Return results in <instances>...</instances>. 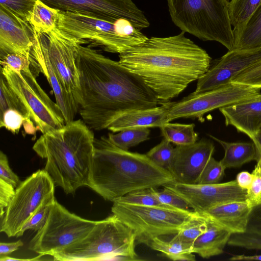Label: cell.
<instances>
[{"label": "cell", "mask_w": 261, "mask_h": 261, "mask_svg": "<svg viewBox=\"0 0 261 261\" xmlns=\"http://www.w3.org/2000/svg\"><path fill=\"white\" fill-rule=\"evenodd\" d=\"M76 63L81 94L79 112L90 129H107L123 113L160 103L141 77L89 45H78Z\"/></svg>", "instance_id": "cell-1"}, {"label": "cell", "mask_w": 261, "mask_h": 261, "mask_svg": "<svg viewBox=\"0 0 261 261\" xmlns=\"http://www.w3.org/2000/svg\"><path fill=\"white\" fill-rule=\"evenodd\" d=\"M185 34L148 38L119 54L118 61L141 77L159 100L167 101L201 77L212 63L207 53Z\"/></svg>", "instance_id": "cell-2"}, {"label": "cell", "mask_w": 261, "mask_h": 261, "mask_svg": "<svg viewBox=\"0 0 261 261\" xmlns=\"http://www.w3.org/2000/svg\"><path fill=\"white\" fill-rule=\"evenodd\" d=\"M88 186L113 202L126 194L175 182L167 169L146 154L122 149L108 137L95 138Z\"/></svg>", "instance_id": "cell-3"}, {"label": "cell", "mask_w": 261, "mask_h": 261, "mask_svg": "<svg viewBox=\"0 0 261 261\" xmlns=\"http://www.w3.org/2000/svg\"><path fill=\"white\" fill-rule=\"evenodd\" d=\"M95 137L89 126L80 119L42 134L33 146L46 160L44 170L55 186L66 194H74L88 185L94 154Z\"/></svg>", "instance_id": "cell-4"}, {"label": "cell", "mask_w": 261, "mask_h": 261, "mask_svg": "<svg viewBox=\"0 0 261 261\" xmlns=\"http://www.w3.org/2000/svg\"><path fill=\"white\" fill-rule=\"evenodd\" d=\"M136 245L134 231L112 213L98 221L84 238L53 256L60 261L142 260Z\"/></svg>", "instance_id": "cell-5"}, {"label": "cell", "mask_w": 261, "mask_h": 261, "mask_svg": "<svg viewBox=\"0 0 261 261\" xmlns=\"http://www.w3.org/2000/svg\"><path fill=\"white\" fill-rule=\"evenodd\" d=\"M57 28L82 44L99 47L121 54L143 44L148 37L130 21L119 18L107 20L59 10Z\"/></svg>", "instance_id": "cell-6"}, {"label": "cell", "mask_w": 261, "mask_h": 261, "mask_svg": "<svg viewBox=\"0 0 261 261\" xmlns=\"http://www.w3.org/2000/svg\"><path fill=\"white\" fill-rule=\"evenodd\" d=\"M171 19L181 31L202 41L233 48L228 0H167Z\"/></svg>", "instance_id": "cell-7"}, {"label": "cell", "mask_w": 261, "mask_h": 261, "mask_svg": "<svg viewBox=\"0 0 261 261\" xmlns=\"http://www.w3.org/2000/svg\"><path fill=\"white\" fill-rule=\"evenodd\" d=\"M111 211L134 231L136 244L146 245L154 238L176 234L187 222L199 214L194 210L117 201L113 202Z\"/></svg>", "instance_id": "cell-8"}, {"label": "cell", "mask_w": 261, "mask_h": 261, "mask_svg": "<svg viewBox=\"0 0 261 261\" xmlns=\"http://www.w3.org/2000/svg\"><path fill=\"white\" fill-rule=\"evenodd\" d=\"M1 72L27 107L37 130L43 134L59 129L65 124L59 106L40 87L30 66L22 70H16L2 65Z\"/></svg>", "instance_id": "cell-9"}, {"label": "cell", "mask_w": 261, "mask_h": 261, "mask_svg": "<svg viewBox=\"0 0 261 261\" xmlns=\"http://www.w3.org/2000/svg\"><path fill=\"white\" fill-rule=\"evenodd\" d=\"M55 184L44 170H38L20 182L1 219V232L15 237L44 205L56 200Z\"/></svg>", "instance_id": "cell-10"}, {"label": "cell", "mask_w": 261, "mask_h": 261, "mask_svg": "<svg viewBox=\"0 0 261 261\" xmlns=\"http://www.w3.org/2000/svg\"><path fill=\"white\" fill-rule=\"evenodd\" d=\"M97 221L70 213L55 200L45 224L30 241L29 249L53 256L84 238Z\"/></svg>", "instance_id": "cell-11"}, {"label": "cell", "mask_w": 261, "mask_h": 261, "mask_svg": "<svg viewBox=\"0 0 261 261\" xmlns=\"http://www.w3.org/2000/svg\"><path fill=\"white\" fill-rule=\"evenodd\" d=\"M260 90L230 83L209 91L193 92L179 101H169L168 122L179 118H197L203 122L204 115L208 112L255 98L261 94Z\"/></svg>", "instance_id": "cell-12"}, {"label": "cell", "mask_w": 261, "mask_h": 261, "mask_svg": "<svg viewBox=\"0 0 261 261\" xmlns=\"http://www.w3.org/2000/svg\"><path fill=\"white\" fill-rule=\"evenodd\" d=\"M60 11L79 13L101 19L112 20L124 18L137 28L149 26L144 13L133 0H41Z\"/></svg>", "instance_id": "cell-13"}, {"label": "cell", "mask_w": 261, "mask_h": 261, "mask_svg": "<svg viewBox=\"0 0 261 261\" xmlns=\"http://www.w3.org/2000/svg\"><path fill=\"white\" fill-rule=\"evenodd\" d=\"M44 37L53 67L66 91L80 106L81 94L76 57L78 45L82 44L58 28L44 34Z\"/></svg>", "instance_id": "cell-14"}, {"label": "cell", "mask_w": 261, "mask_h": 261, "mask_svg": "<svg viewBox=\"0 0 261 261\" xmlns=\"http://www.w3.org/2000/svg\"><path fill=\"white\" fill-rule=\"evenodd\" d=\"M184 199L189 206L201 214L217 206L234 201H245L247 190L236 179L215 184L187 185L172 182L163 186Z\"/></svg>", "instance_id": "cell-15"}, {"label": "cell", "mask_w": 261, "mask_h": 261, "mask_svg": "<svg viewBox=\"0 0 261 261\" xmlns=\"http://www.w3.org/2000/svg\"><path fill=\"white\" fill-rule=\"evenodd\" d=\"M261 62V48L232 49L216 60L197 81L194 93L213 90L230 83L244 70Z\"/></svg>", "instance_id": "cell-16"}, {"label": "cell", "mask_w": 261, "mask_h": 261, "mask_svg": "<svg viewBox=\"0 0 261 261\" xmlns=\"http://www.w3.org/2000/svg\"><path fill=\"white\" fill-rule=\"evenodd\" d=\"M33 45L30 53L31 68L37 76L41 73L51 86L56 103L62 111L65 123L74 120L80 106L74 98L65 89L49 59L44 34L33 28Z\"/></svg>", "instance_id": "cell-17"}, {"label": "cell", "mask_w": 261, "mask_h": 261, "mask_svg": "<svg viewBox=\"0 0 261 261\" xmlns=\"http://www.w3.org/2000/svg\"><path fill=\"white\" fill-rule=\"evenodd\" d=\"M214 151L213 142L204 138L193 144L176 145L168 170L176 182L197 184L202 170L213 156Z\"/></svg>", "instance_id": "cell-18"}, {"label": "cell", "mask_w": 261, "mask_h": 261, "mask_svg": "<svg viewBox=\"0 0 261 261\" xmlns=\"http://www.w3.org/2000/svg\"><path fill=\"white\" fill-rule=\"evenodd\" d=\"M33 38V28L29 22L0 5V58L15 53L29 59Z\"/></svg>", "instance_id": "cell-19"}, {"label": "cell", "mask_w": 261, "mask_h": 261, "mask_svg": "<svg viewBox=\"0 0 261 261\" xmlns=\"http://www.w3.org/2000/svg\"><path fill=\"white\" fill-rule=\"evenodd\" d=\"M226 126H232L252 140L261 129V94L242 102L219 109Z\"/></svg>", "instance_id": "cell-20"}, {"label": "cell", "mask_w": 261, "mask_h": 261, "mask_svg": "<svg viewBox=\"0 0 261 261\" xmlns=\"http://www.w3.org/2000/svg\"><path fill=\"white\" fill-rule=\"evenodd\" d=\"M251 210L246 201H234L212 208L201 215L233 234L246 231Z\"/></svg>", "instance_id": "cell-21"}, {"label": "cell", "mask_w": 261, "mask_h": 261, "mask_svg": "<svg viewBox=\"0 0 261 261\" xmlns=\"http://www.w3.org/2000/svg\"><path fill=\"white\" fill-rule=\"evenodd\" d=\"M169 101H164L159 107L140 109L123 113L108 126L113 133L134 127H161L168 122Z\"/></svg>", "instance_id": "cell-22"}, {"label": "cell", "mask_w": 261, "mask_h": 261, "mask_svg": "<svg viewBox=\"0 0 261 261\" xmlns=\"http://www.w3.org/2000/svg\"><path fill=\"white\" fill-rule=\"evenodd\" d=\"M207 220V229L196 239L192 246V252L203 258H209L223 253L232 234L223 227Z\"/></svg>", "instance_id": "cell-23"}, {"label": "cell", "mask_w": 261, "mask_h": 261, "mask_svg": "<svg viewBox=\"0 0 261 261\" xmlns=\"http://www.w3.org/2000/svg\"><path fill=\"white\" fill-rule=\"evenodd\" d=\"M209 136L218 142L224 150V156L220 162L225 169L239 168L252 161H256V149L253 141L229 142L211 135Z\"/></svg>", "instance_id": "cell-24"}, {"label": "cell", "mask_w": 261, "mask_h": 261, "mask_svg": "<svg viewBox=\"0 0 261 261\" xmlns=\"http://www.w3.org/2000/svg\"><path fill=\"white\" fill-rule=\"evenodd\" d=\"M232 49L247 50L261 48V5L240 30L233 31Z\"/></svg>", "instance_id": "cell-25"}, {"label": "cell", "mask_w": 261, "mask_h": 261, "mask_svg": "<svg viewBox=\"0 0 261 261\" xmlns=\"http://www.w3.org/2000/svg\"><path fill=\"white\" fill-rule=\"evenodd\" d=\"M152 249L159 251L172 260L195 261V256L192 251V245L184 243L173 238L166 241L160 237L152 239L147 244Z\"/></svg>", "instance_id": "cell-26"}, {"label": "cell", "mask_w": 261, "mask_h": 261, "mask_svg": "<svg viewBox=\"0 0 261 261\" xmlns=\"http://www.w3.org/2000/svg\"><path fill=\"white\" fill-rule=\"evenodd\" d=\"M59 10L53 8L41 0H37L29 23L37 32L47 34L57 28Z\"/></svg>", "instance_id": "cell-27"}, {"label": "cell", "mask_w": 261, "mask_h": 261, "mask_svg": "<svg viewBox=\"0 0 261 261\" xmlns=\"http://www.w3.org/2000/svg\"><path fill=\"white\" fill-rule=\"evenodd\" d=\"M194 123L182 124L168 122L160 127L164 138L176 145L194 143L198 134L194 130Z\"/></svg>", "instance_id": "cell-28"}, {"label": "cell", "mask_w": 261, "mask_h": 261, "mask_svg": "<svg viewBox=\"0 0 261 261\" xmlns=\"http://www.w3.org/2000/svg\"><path fill=\"white\" fill-rule=\"evenodd\" d=\"M261 5V0H231L228 13L233 32L241 29Z\"/></svg>", "instance_id": "cell-29"}, {"label": "cell", "mask_w": 261, "mask_h": 261, "mask_svg": "<svg viewBox=\"0 0 261 261\" xmlns=\"http://www.w3.org/2000/svg\"><path fill=\"white\" fill-rule=\"evenodd\" d=\"M150 132L149 127H134L121 130L116 134L109 133L108 137L117 147L128 150L130 148L149 140Z\"/></svg>", "instance_id": "cell-30"}, {"label": "cell", "mask_w": 261, "mask_h": 261, "mask_svg": "<svg viewBox=\"0 0 261 261\" xmlns=\"http://www.w3.org/2000/svg\"><path fill=\"white\" fill-rule=\"evenodd\" d=\"M0 115L8 109H14L20 113L29 121L33 122L27 107L11 89L2 72L0 77Z\"/></svg>", "instance_id": "cell-31"}, {"label": "cell", "mask_w": 261, "mask_h": 261, "mask_svg": "<svg viewBox=\"0 0 261 261\" xmlns=\"http://www.w3.org/2000/svg\"><path fill=\"white\" fill-rule=\"evenodd\" d=\"M207 228V218L199 214L187 222L173 238L192 246L196 239L206 231Z\"/></svg>", "instance_id": "cell-32"}, {"label": "cell", "mask_w": 261, "mask_h": 261, "mask_svg": "<svg viewBox=\"0 0 261 261\" xmlns=\"http://www.w3.org/2000/svg\"><path fill=\"white\" fill-rule=\"evenodd\" d=\"M22 125L28 134H35L37 130L33 122L29 121L15 110L8 109L0 115V127H4L13 134L18 133Z\"/></svg>", "instance_id": "cell-33"}, {"label": "cell", "mask_w": 261, "mask_h": 261, "mask_svg": "<svg viewBox=\"0 0 261 261\" xmlns=\"http://www.w3.org/2000/svg\"><path fill=\"white\" fill-rule=\"evenodd\" d=\"M174 152L171 142L164 138L157 145L146 153V155L156 165L168 169Z\"/></svg>", "instance_id": "cell-34"}, {"label": "cell", "mask_w": 261, "mask_h": 261, "mask_svg": "<svg viewBox=\"0 0 261 261\" xmlns=\"http://www.w3.org/2000/svg\"><path fill=\"white\" fill-rule=\"evenodd\" d=\"M115 201L138 205L171 207L161 203L152 194L150 189H142L128 193Z\"/></svg>", "instance_id": "cell-35"}, {"label": "cell", "mask_w": 261, "mask_h": 261, "mask_svg": "<svg viewBox=\"0 0 261 261\" xmlns=\"http://www.w3.org/2000/svg\"><path fill=\"white\" fill-rule=\"evenodd\" d=\"M227 244L249 250H261V233L246 231L231 234Z\"/></svg>", "instance_id": "cell-36"}, {"label": "cell", "mask_w": 261, "mask_h": 261, "mask_svg": "<svg viewBox=\"0 0 261 261\" xmlns=\"http://www.w3.org/2000/svg\"><path fill=\"white\" fill-rule=\"evenodd\" d=\"M225 170L220 161L211 157L202 170L197 184L219 183L225 174Z\"/></svg>", "instance_id": "cell-37"}, {"label": "cell", "mask_w": 261, "mask_h": 261, "mask_svg": "<svg viewBox=\"0 0 261 261\" xmlns=\"http://www.w3.org/2000/svg\"><path fill=\"white\" fill-rule=\"evenodd\" d=\"M37 0H0V5L7 8L23 21L29 22Z\"/></svg>", "instance_id": "cell-38"}, {"label": "cell", "mask_w": 261, "mask_h": 261, "mask_svg": "<svg viewBox=\"0 0 261 261\" xmlns=\"http://www.w3.org/2000/svg\"><path fill=\"white\" fill-rule=\"evenodd\" d=\"M251 173L253 180L250 188L247 190L246 201L251 208L261 203V159L256 161Z\"/></svg>", "instance_id": "cell-39"}, {"label": "cell", "mask_w": 261, "mask_h": 261, "mask_svg": "<svg viewBox=\"0 0 261 261\" xmlns=\"http://www.w3.org/2000/svg\"><path fill=\"white\" fill-rule=\"evenodd\" d=\"M163 187L162 190L150 188L152 194L161 203L176 209L188 210L189 205L184 199L169 189Z\"/></svg>", "instance_id": "cell-40"}, {"label": "cell", "mask_w": 261, "mask_h": 261, "mask_svg": "<svg viewBox=\"0 0 261 261\" xmlns=\"http://www.w3.org/2000/svg\"><path fill=\"white\" fill-rule=\"evenodd\" d=\"M230 83H238L261 89V62L244 70Z\"/></svg>", "instance_id": "cell-41"}, {"label": "cell", "mask_w": 261, "mask_h": 261, "mask_svg": "<svg viewBox=\"0 0 261 261\" xmlns=\"http://www.w3.org/2000/svg\"><path fill=\"white\" fill-rule=\"evenodd\" d=\"M53 203V202L47 204L40 209L24 224L16 237H18L22 236L24 232L28 230L37 232L41 229L48 218Z\"/></svg>", "instance_id": "cell-42"}, {"label": "cell", "mask_w": 261, "mask_h": 261, "mask_svg": "<svg viewBox=\"0 0 261 261\" xmlns=\"http://www.w3.org/2000/svg\"><path fill=\"white\" fill-rule=\"evenodd\" d=\"M0 178L16 188L20 183L19 177L10 168L8 158L2 151L0 152Z\"/></svg>", "instance_id": "cell-43"}, {"label": "cell", "mask_w": 261, "mask_h": 261, "mask_svg": "<svg viewBox=\"0 0 261 261\" xmlns=\"http://www.w3.org/2000/svg\"><path fill=\"white\" fill-rule=\"evenodd\" d=\"M0 59L1 66L7 65L16 70H22L31 65L29 59L18 54H8Z\"/></svg>", "instance_id": "cell-44"}, {"label": "cell", "mask_w": 261, "mask_h": 261, "mask_svg": "<svg viewBox=\"0 0 261 261\" xmlns=\"http://www.w3.org/2000/svg\"><path fill=\"white\" fill-rule=\"evenodd\" d=\"M14 194L15 190L13 186L0 178V216L1 219Z\"/></svg>", "instance_id": "cell-45"}, {"label": "cell", "mask_w": 261, "mask_h": 261, "mask_svg": "<svg viewBox=\"0 0 261 261\" xmlns=\"http://www.w3.org/2000/svg\"><path fill=\"white\" fill-rule=\"evenodd\" d=\"M246 231L261 233V203L252 208Z\"/></svg>", "instance_id": "cell-46"}, {"label": "cell", "mask_w": 261, "mask_h": 261, "mask_svg": "<svg viewBox=\"0 0 261 261\" xmlns=\"http://www.w3.org/2000/svg\"><path fill=\"white\" fill-rule=\"evenodd\" d=\"M23 245V243L20 240L11 243L1 242L0 243V257L10 254Z\"/></svg>", "instance_id": "cell-47"}, {"label": "cell", "mask_w": 261, "mask_h": 261, "mask_svg": "<svg viewBox=\"0 0 261 261\" xmlns=\"http://www.w3.org/2000/svg\"><path fill=\"white\" fill-rule=\"evenodd\" d=\"M253 180V176L251 173L247 171H243L239 173L237 176L236 180L238 185L242 189L248 190Z\"/></svg>", "instance_id": "cell-48"}, {"label": "cell", "mask_w": 261, "mask_h": 261, "mask_svg": "<svg viewBox=\"0 0 261 261\" xmlns=\"http://www.w3.org/2000/svg\"><path fill=\"white\" fill-rule=\"evenodd\" d=\"M229 260H261V254L247 255H235L228 259Z\"/></svg>", "instance_id": "cell-49"}, {"label": "cell", "mask_w": 261, "mask_h": 261, "mask_svg": "<svg viewBox=\"0 0 261 261\" xmlns=\"http://www.w3.org/2000/svg\"><path fill=\"white\" fill-rule=\"evenodd\" d=\"M255 145L256 149V159H261V129L252 140Z\"/></svg>", "instance_id": "cell-50"}]
</instances>
